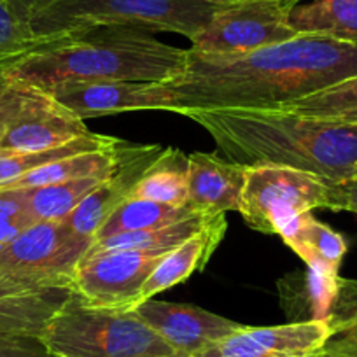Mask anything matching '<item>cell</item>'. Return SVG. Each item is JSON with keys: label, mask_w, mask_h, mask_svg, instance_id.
Listing matches in <instances>:
<instances>
[{"label": "cell", "mask_w": 357, "mask_h": 357, "mask_svg": "<svg viewBox=\"0 0 357 357\" xmlns=\"http://www.w3.org/2000/svg\"><path fill=\"white\" fill-rule=\"evenodd\" d=\"M357 75V43L296 36L236 56L188 50L183 75L161 88L170 112L282 109Z\"/></svg>", "instance_id": "cell-1"}, {"label": "cell", "mask_w": 357, "mask_h": 357, "mask_svg": "<svg viewBox=\"0 0 357 357\" xmlns=\"http://www.w3.org/2000/svg\"><path fill=\"white\" fill-rule=\"evenodd\" d=\"M225 160L243 167L277 165L326 181H345L357 167V123L314 118L291 109L191 111Z\"/></svg>", "instance_id": "cell-2"}, {"label": "cell", "mask_w": 357, "mask_h": 357, "mask_svg": "<svg viewBox=\"0 0 357 357\" xmlns=\"http://www.w3.org/2000/svg\"><path fill=\"white\" fill-rule=\"evenodd\" d=\"M188 50L132 26H93L40 44L11 65L20 81L47 91L65 82H168L183 75Z\"/></svg>", "instance_id": "cell-3"}, {"label": "cell", "mask_w": 357, "mask_h": 357, "mask_svg": "<svg viewBox=\"0 0 357 357\" xmlns=\"http://www.w3.org/2000/svg\"><path fill=\"white\" fill-rule=\"evenodd\" d=\"M218 9L200 0H53L36 13L32 30L43 44L93 26L174 32L193 40Z\"/></svg>", "instance_id": "cell-4"}, {"label": "cell", "mask_w": 357, "mask_h": 357, "mask_svg": "<svg viewBox=\"0 0 357 357\" xmlns=\"http://www.w3.org/2000/svg\"><path fill=\"white\" fill-rule=\"evenodd\" d=\"M40 340L53 357H156L175 352L133 310L97 307L74 291Z\"/></svg>", "instance_id": "cell-5"}, {"label": "cell", "mask_w": 357, "mask_h": 357, "mask_svg": "<svg viewBox=\"0 0 357 357\" xmlns=\"http://www.w3.org/2000/svg\"><path fill=\"white\" fill-rule=\"evenodd\" d=\"M65 221L36 222L0 245V279L33 287H70L93 245Z\"/></svg>", "instance_id": "cell-6"}, {"label": "cell", "mask_w": 357, "mask_h": 357, "mask_svg": "<svg viewBox=\"0 0 357 357\" xmlns=\"http://www.w3.org/2000/svg\"><path fill=\"white\" fill-rule=\"evenodd\" d=\"M328 207L326 178L277 165L247 167L238 212L249 228L279 235L293 219Z\"/></svg>", "instance_id": "cell-7"}, {"label": "cell", "mask_w": 357, "mask_h": 357, "mask_svg": "<svg viewBox=\"0 0 357 357\" xmlns=\"http://www.w3.org/2000/svg\"><path fill=\"white\" fill-rule=\"evenodd\" d=\"M298 4L300 0H242L219 6L191 40V51L236 56L293 39L298 33L291 29L289 16Z\"/></svg>", "instance_id": "cell-8"}, {"label": "cell", "mask_w": 357, "mask_h": 357, "mask_svg": "<svg viewBox=\"0 0 357 357\" xmlns=\"http://www.w3.org/2000/svg\"><path fill=\"white\" fill-rule=\"evenodd\" d=\"M170 250L128 249L89 252L75 272L72 291L97 307L130 308L147 277Z\"/></svg>", "instance_id": "cell-9"}, {"label": "cell", "mask_w": 357, "mask_h": 357, "mask_svg": "<svg viewBox=\"0 0 357 357\" xmlns=\"http://www.w3.org/2000/svg\"><path fill=\"white\" fill-rule=\"evenodd\" d=\"M58 104L79 119L133 111H170L161 82H65L47 89Z\"/></svg>", "instance_id": "cell-10"}, {"label": "cell", "mask_w": 357, "mask_h": 357, "mask_svg": "<svg viewBox=\"0 0 357 357\" xmlns=\"http://www.w3.org/2000/svg\"><path fill=\"white\" fill-rule=\"evenodd\" d=\"M133 312L175 352L190 356L243 328L240 322L200 307L156 301L153 298L133 308Z\"/></svg>", "instance_id": "cell-11"}, {"label": "cell", "mask_w": 357, "mask_h": 357, "mask_svg": "<svg viewBox=\"0 0 357 357\" xmlns=\"http://www.w3.org/2000/svg\"><path fill=\"white\" fill-rule=\"evenodd\" d=\"M163 149L165 147L158 146V144H153V146L123 144L118 167L65 219L68 228L74 229L79 235L95 238L109 215L130 200L135 184L139 183L140 177L146 174L147 168L153 165V161L160 156Z\"/></svg>", "instance_id": "cell-12"}, {"label": "cell", "mask_w": 357, "mask_h": 357, "mask_svg": "<svg viewBox=\"0 0 357 357\" xmlns=\"http://www.w3.org/2000/svg\"><path fill=\"white\" fill-rule=\"evenodd\" d=\"M84 121L33 86L29 100L0 137V151H44L89 135Z\"/></svg>", "instance_id": "cell-13"}, {"label": "cell", "mask_w": 357, "mask_h": 357, "mask_svg": "<svg viewBox=\"0 0 357 357\" xmlns=\"http://www.w3.org/2000/svg\"><path fill=\"white\" fill-rule=\"evenodd\" d=\"M245 174L247 167L219 154L193 153L190 156L188 205L204 215L238 212Z\"/></svg>", "instance_id": "cell-14"}, {"label": "cell", "mask_w": 357, "mask_h": 357, "mask_svg": "<svg viewBox=\"0 0 357 357\" xmlns=\"http://www.w3.org/2000/svg\"><path fill=\"white\" fill-rule=\"evenodd\" d=\"M226 228H228V222H226L225 214L211 215L197 235L165 254L163 259L158 263V266L147 277L146 284L135 296L132 310L144 301L156 296L161 291H167L188 280L195 272H204L212 254L225 238Z\"/></svg>", "instance_id": "cell-15"}, {"label": "cell", "mask_w": 357, "mask_h": 357, "mask_svg": "<svg viewBox=\"0 0 357 357\" xmlns=\"http://www.w3.org/2000/svg\"><path fill=\"white\" fill-rule=\"evenodd\" d=\"M70 287H33L0 279V336H43Z\"/></svg>", "instance_id": "cell-16"}, {"label": "cell", "mask_w": 357, "mask_h": 357, "mask_svg": "<svg viewBox=\"0 0 357 357\" xmlns=\"http://www.w3.org/2000/svg\"><path fill=\"white\" fill-rule=\"evenodd\" d=\"M279 236L307 263V268L340 273V264L347 254L345 238L331 226L317 221L310 212L293 219Z\"/></svg>", "instance_id": "cell-17"}, {"label": "cell", "mask_w": 357, "mask_h": 357, "mask_svg": "<svg viewBox=\"0 0 357 357\" xmlns=\"http://www.w3.org/2000/svg\"><path fill=\"white\" fill-rule=\"evenodd\" d=\"M289 25L298 36H319L357 43V0H314L291 11Z\"/></svg>", "instance_id": "cell-18"}, {"label": "cell", "mask_w": 357, "mask_h": 357, "mask_svg": "<svg viewBox=\"0 0 357 357\" xmlns=\"http://www.w3.org/2000/svg\"><path fill=\"white\" fill-rule=\"evenodd\" d=\"M190 156L168 147L161 151L146 174L135 184L130 200H151L158 204L183 207L188 205Z\"/></svg>", "instance_id": "cell-19"}, {"label": "cell", "mask_w": 357, "mask_h": 357, "mask_svg": "<svg viewBox=\"0 0 357 357\" xmlns=\"http://www.w3.org/2000/svg\"><path fill=\"white\" fill-rule=\"evenodd\" d=\"M123 144L125 142L119 140L116 146L107 147V149L79 153L74 154V156L54 161V163L44 165L37 170L22 175L6 188H0V190H26V188H40L47 186V184L63 183V181L107 175L118 167Z\"/></svg>", "instance_id": "cell-20"}, {"label": "cell", "mask_w": 357, "mask_h": 357, "mask_svg": "<svg viewBox=\"0 0 357 357\" xmlns=\"http://www.w3.org/2000/svg\"><path fill=\"white\" fill-rule=\"evenodd\" d=\"M107 175H95V177L75 178V181H63V183L23 190L33 221H65L89 193H93L100 186Z\"/></svg>", "instance_id": "cell-21"}, {"label": "cell", "mask_w": 357, "mask_h": 357, "mask_svg": "<svg viewBox=\"0 0 357 357\" xmlns=\"http://www.w3.org/2000/svg\"><path fill=\"white\" fill-rule=\"evenodd\" d=\"M119 140L114 137L98 135V133H89V135L77 137L63 146L53 147V149L44 151H29V153H16V151H0V188H6L13 181L20 178L29 172L37 170L44 165L54 163L63 158L74 156L79 153H89V151H100L107 147L116 146Z\"/></svg>", "instance_id": "cell-22"}, {"label": "cell", "mask_w": 357, "mask_h": 357, "mask_svg": "<svg viewBox=\"0 0 357 357\" xmlns=\"http://www.w3.org/2000/svg\"><path fill=\"white\" fill-rule=\"evenodd\" d=\"M193 215L204 214H198L190 205L175 207V205L158 204V202L151 200H128L109 215L107 221L95 235V240L107 238V236L119 235V233L163 228V226L174 225L183 219L193 218Z\"/></svg>", "instance_id": "cell-23"}, {"label": "cell", "mask_w": 357, "mask_h": 357, "mask_svg": "<svg viewBox=\"0 0 357 357\" xmlns=\"http://www.w3.org/2000/svg\"><path fill=\"white\" fill-rule=\"evenodd\" d=\"M211 215H193L174 225L144 231L119 233L107 238L93 240L89 252H107V250H128V249H151V250H172L188 238L197 235ZM88 252V254H89Z\"/></svg>", "instance_id": "cell-24"}, {"label": "cell", "mask_w": 357, "mask_h": 357, "mask_svg": "<svg viewBox=\"0 0 357 357\" xmlns=\"http://www.w3.org/2000/svg\"><path fill=\"white\" fill-rule=\"evenodd\" d=\"M39 0H0V61H16L40 46L32 30Z\"/></svg>", "instance_id": "cell-25"}, {"label": "cell", "mask_w": 357, "mask_h": 357, "mask_svg": "<svg viewBox=\"0 0 357 357\" xmlns=\"http://www.w3.org/2000/svg\"><path fill=\"white\" fill-rule=\"evenodd\" d=\"M282 109L305 116L335 119L340 123H357V75L322 91L300 98Z\"/></svg>", "instance_id": "cell-26"}, {"label": "cell", "mask_w": 357, "mask_h": 357, "mask_svg": "<svg viewBox=\"0 0 357 357\" xmlns=\"http://www.w3.org/2000/svg\"><path fill=\"white\" fill-rule=\"evenodd\" d=\"M328 321L333 326V335L322 354L333 357H357V280L342 279Z\"/></svg>", "instance_id": "cell-27"}, {"label": "cell", "mask_w": 357, "mask_h": 357, "mask_svg": "<svg viewBox=\"0 0 357 357\" xmlns=\"http://www.w3.org/2000/svg\"><path fill=\"white\" fill-rule=\"evenodd\" d=\"M193 357H322V354L321 356H291V354L277 352L254 340L247 333V326H243L240 331L218 340L202 349L200 352L193 354Z\"/></svg>", "instance_id": "cell-28"}, {"label": "cell", "mask_w": 357, "mask_h": 357, "mask_svg": "<svg viewBox=\"0 0 357 357\" xmlns=\"http://www.w3.org/2000/svg\"><path fill=\"white\" fill-rule=\"evenodd\" d=\"M36 225L23 190H0V245Z\"/></svg>", "instance_id": "cell-29"}, {"label": "cell", "mask_w": 357, "mask_h": 357, "mask_svg": "<svg viewBox=\"0 0 357 357\" xmlns=\"http://www.w3.org/2000/svg\"><path fill=\"white\" fill-rule=\"evenodd\" d=\"M13 63L15 61L0 63V137L15 121L33 89L32 84L20 81L11 74Z\"/></svg>", "instance_id": "cell-30"}, {"label": "cell", "mask_w": 357, "mask_h": 357, "mask_svg": "<svg viewBox=\"0 0 357 357\" xmlns=\"http://www.w3.org/2000/svg\"><path fill=\"white\" fill-rule=\"evenodd\" d=\"M0 357H51L39 336H0Z\"/></svg>", "instance_id": "cell-31"}, {"label": "cell", "mask_w": 357, "mask_h": 357, "mask_svg": "<svg viewBox=\"0 0 357 357\" xmlns=\"http://www.w3.org/2000/svg\"><path fill=\"white\" fill-rule=\"evenodd\" d=\"M328 211L357 214V177L336 181V183L328 181Z\"/></svg>", "instance_id": "cell-32"}, {"label": "cell", "mask_w": 357, "mask_h": 357, "mask_svg": "<svg viewBox=\"0 0 357 357\" xmlns=\"http://www.w3.org/2000/svg\"><path fill=\"white\" fill-rule=\"evenodd\" d=\"M200 2H208V4L225 6V4H235V2H242V0H200Z\"/></svg>", "instance_id": "cell-33"}, {"label": "cell", "mask_w": 357, "mask_h": 357, "mask_svg": "<svg viewBox=\"0 0 357 357\" xmlns=\"http://www.w3.org/2000/svg\"><path fill=\"white\" fill-rule=\"evenodd\" d=\"M156 357H193L190 354H184V352H174V354H168V356H156Z\"/></svg>", "instance_id": "cell-34"}, {"label": "cell", "mask_w": 357, "mask_h": 357, "mask_svg": "<svg viewBox=\"0 0 357 357\" xmlns=\"http://www.w3.org/2000/svg\"><path fill=\"white\" fill-rule=\"evenodd\" d=\"M50 2H53V0H39V9H40V8H43V6L50 4Z\"/></svg>", "instance_id": "cell-35"}, {"label": "cell", "mask_w": 357, "mask_h": 357, "mask_svg": "<svg viewBox=\"0 0 357 357\" xmlns=\"http://www.w3.org/2000/svg\"><path fill=\"white\" fill-rule=\"evenodd\" d=\"M352 177H357V167H356V170H354V175Z\"/></svg>", "instance_id": "cell-36"}, {"label": "cell", "mask_w": 357, "mask_h": 357, "mask_svg": "<svg viewBox=\"0 0 357 357\" xmlns=\"http://www.w3.org/2000/svg\"><path fill=\"white\" fill-rule=\"evenodd\" d=\"M322 357H333V356H326V354H322Z\"/></svg>", "instance_id": "cell-37"}, {"label": "cell", "mask_w": 357, "mask_h": 357, "mask_svg": "<svg viewBox=\"0 0 357 357\" xmlns=\"http://www.w3.org/2000/svg\"><path fill=\"white\" fill-rule=\"evenodd\" d=\"M0 63H9V61H0Z\"/></svg>", "instance_id": "cell-38"}, {"label": "cell", "mask_w": 357, "mask_h": 357, "mask_svg": "<svg viewBox=\"0 0 357 357\" xmlns=\"http://www.w3.org/2000/svg\"><path fill=\"white\" fill-rule=\"evenodd\" d=\"M51 357H53V356H51Z\"/></svg>", "instance_id": "cell-39"}]
</instances>
